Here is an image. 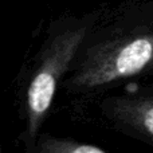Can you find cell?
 <instances>
[{"label":"cell","mask_w":153,"mask_h":153,"mask_svg":"<svg viewBox=\"0 0 153 153\" xmlns=\"http://www.w3.org/2000/svg\"><path fill=\"white\" fill-rule=\"evenodd\" d=\"M153 62V34L126 36L93 48L73 78L79 89H94L136 75Z\"/></svg>","instance_id":"6da1fadb"},{"label":"cell","mask_w":153,"mask_h":153,"mask_svg":"<svg viewBox=\"0 0 153 153\" xmlns=\"http://www.w3.org/2000/svg\"><path fill=\"white\" fill-rule=\"evenodd\" d=\"M85 27L67 30L54 38L46 50L42 63L32 76L27 91L30 137L36 134L39 125L51 106L59 79L75 56L79 46L85 39Z\"/></svg>","instance_id":"7a4b0ae2"},{"label":"cell","mask_w":153,"mask_h":153,"mask_svg":"<svg viewBox=\"0 0 153 153\" xmlns=\"http://www.w3.org/2000/svg\"><path fill=\"white\" fill-rule=\"evenodd\" d=\"M110 113L117 121L153 140V97L114 98Z\"/></svg>","instance_id":"3957f363"},{"label":"cell","mask_w":153,"mask_h":153,"mask_svg":"<svg viewBox=\"0 0 153 153\" xmlns=\"http://www.w3.org/2000/svg\"><path fill=\"white\" fill-rule=\"evenodd\" d=\"M40 152L45 153H103L102 148L89 144L76 143L71 140H58V138H46L39 144Z\"/></svg>","instance_id":"277c9868"}]
</instances>
